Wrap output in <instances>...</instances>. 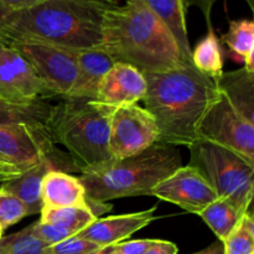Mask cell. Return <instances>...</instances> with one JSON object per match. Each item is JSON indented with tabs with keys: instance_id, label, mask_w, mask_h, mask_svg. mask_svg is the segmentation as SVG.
<instances>
[{
	"instance_id": "6da1fadb",
	"label": "cell",
	"mask_w": 254,
	"mask_h": 254,
	"mask_svg": "<svg viewBox=\"0 0 254 254\" xmlns=\"http://www.w3.org/2000/svg\"><path fill=\"white\" fill-rule=\"evenodd\" d=\"M143 102L158 127V144L190 148L198 140V127L217 99V83L185 61L175 68L143 72Z\"/></svg>"
},
{
	"instance_id": "7a4b0ae2",
	"label": "cell",
	"mask_w": 254,
	"mask_h": 254,
	"mask_svg": "<svg viewBox=\"0 0 254 254\" xmlns=\"http://www.w3.org/2000/svg\"><path fill=\"white\" fill-rule=\"evenodd\" d=\"M106 0H46L16 10L0 31V42H40L67 50L101 49Z\"/></svg>"
},
{
	"instance_id": "3957f363",
	"label": "cell",
	"mask_w": 254,
	"mask_h": 254,
	"mask_svg": "<svg viewBox=\"0 0 254 254\" xmlns=\"http://www.w3.org/2000/svg\"><path fill=\"white\" fill-rule=\"evenodd\" d=\"M101 50L141 72L168 71L185 62L171 32L144 0H127L107 10Z\"/></svg>"
},
{
	"instance_id": "277c9868",
	"label": "cell",
	"mask_w": 254,
	"mask_h": 254,
	"mask_svg": "<svg viewBox=\"0 0 254 254\" xmlns=\"http://www.w3.org/2000/svg\"><path fill=\"white\" fill-rule=\"evenodd\" d=\"M114 107L84 98L66 97L54 107L49 130L55 144L81 174H91L114 161L109 150V124Z\"/></svg>"
},
{
	"instance_id": "5b68a950",
	"label": "cell",
	"mask_w": 254,
	"mask_h": 254,
	"mask_svg": "<svg viewBox=\"0 0 254 254\" xmlns=\"http://www.w3.org/2000/svg\"><path fill=\"white\" fill-rule=\"evenodd\" d=\"M181 166L178 146L156 143L143 153L114 160L96 173L81 174L78 179L91 207L114 198L151 196L153 189Z\"/></svg>"
},
{
	"instance_id": "8992f818",
	"label": "cell",
	"mask_w": 254,
	"mask_h": 254,
	"mask_svg": "<svg viewBox=\"0 0 254 254\" xmlns=\"http://www.w3.org/2000/svg\"><path fill=\"white\" fill-rule=\"evenodd\" d=\"M189 165L197 169L217 198L230 201L241 213L251 208L254 189V165L228 149L198 139L190 146Z\"/></svg>"
},
{
	"instance_id": "52a82bcc",
	"label": "cell",
	"mask_w": 254,
	"mask_h": 254,
	"mask_svg": "<svg viewBox=\"0 0 254 254\" xmlns=\"http://www.w3.org/2000/svg\"><path fill=\"white\" fill-rule=\"evenodd\" d=\"M50 158L66 169L77 171L68 155H64L51 138L49 128L0 127V163L22 173Z\"/></svg>"
},
{
	"instance_id": "ba28073f",
	"label": "cell",
	"mask_w": 254,
	"mask_h": 254,
	"mask_svg": "<svg viewBox=\"0 0 254 254\" xmlns=\"http://www.w3.org/2000/svg\"><path fill=\"white\" fill-rule=\"evenodd\" d=\"M197 134L198 139L228 149L254 165V124L246 121L221 93L206 112Z\"/></svg>"
},
{
	"instance_id": "9c48e42d",
	"label": "cell",
	"mask_w": 254,
	"mask_h": 254,
	"mask_svg": "<svg viewBox=\"0 0 254 254\" xmlns=\"http://www.w3.org/2000/svg\"><path fill=\"white\" fill-rule=\"evenodd\" d=\"M34 68L40 81L52 96L66 97L77 77L74 50L61 49L40 42H10Z\"/></svg>"
},
{
	"instance_id": "30bf717a",
	"label": "cell",
	"mask_w": 254,
	"mask_h": 254,
	"mask_svg": "<svg viewBox=\"0 0 254 254\" xmlns=\"http://www.w3.org/2000/svg\"><path fill=\"white\" fill-rule=\"evenodd\" d=\"M154 117L138 104L117 107L109 124V150L114 160L143 153L156 144Z\"/></svg>"
},
{
	"instance_id": "8fae6325",
	"label": "cell",
	"mask_w": 254,
	"mask_h": 254,
	"mask_svg": "<svg viewBox=\"0 0 254 254\" xmlns=\"http://www.w3.org/2000/svg\"><path fill=\"white\" fill-rule=\"evenodd\" d=\"M51 97L31 64L16 50L0 42V99L30 103Z\"/></svg>"
},
{
	"instance_id": "7c38bea8",
	"label": "cell",
	"mask_w": 254,
	"mask_h": 254,
	"mask_svg": "<svg viewBox=\"0 0 254 254\" xmlns=\"http://www.w3.org/2000/svg\"><path fill=\"white\" fill-rule=\"evenodd\" d=\"M151 196L175 203L183 210L198 213L217 198L215 190L191 165L181 166L153 189Z\"/></svg>"
},
{
	"instance_id": "4fadbf2b",
	"label": "cell",
	"mask_w": 254,
	"mask_h": 254,
	"mask_svg": "<svg viewBox=\"0 0 254 254\" xmlns=\"http://www.w3.org/2000/svg\"><path fill=\"white\" fill-rule=\"evenodd\" d=\"M146 81L143 72L124 62H116L99 84L97 102L117 108L143 101Z\"/></svg>"
},
{
	"instance_id": "5bb4252c",
	"label": "cell",
	"mask_w": 254,
	"mask_h": 254,
	"mask_svg": "<svg viewBox=\"0 0 254 254\" xmlns=\"http://www.w3.org/2000/svg\"><path fill=\"white\" fill-rule=\"evenodd\" d=\"M155 211L156 205L141 212L97 218L88 227L77 233V236L96 243L99 247L117 245L153 222L156 218L154 215Z\"/></svg>"
},
{
	"instance_id": "9a60e30c",
	"label": "cell",
	"mask_w": 254,
	"mask_h": 254,
	"mask_svg": "<svg viewBox=\"0 0 254 254\" xmlns=\"http://www.w3.org/2000/svg\"><path fill=\"white\" fill-rule=\"evenodd\" d=\"M74 56L77 61V77L66 97L96 101L102 79L116 62L101 49L77 50Z\"/></svg>"
},
{
	"instance_id": "2e32d148",
	"label": "cell",
	"mask_w": 254,
	"mask_h": 254,
	"mask_svg": "<svg viewBox=\"0 0 254 254\" xmlns=\"http://www.w3.org/2000/svg\"><path fill=\"white\" fill-rule=\"evenodd\" d=\"M51 170L64 171V168L54 159L46 158L37 165L22 171L15 178L2 183L1 189L19 198L30 215H36L42 210L41 188L45 175Z\"/></svg>"
},
{
	"instance_id": "e0dca14e",
	"label": "cell",
	"mask_w": 254,
	"mask_h": 254,
	"mask_svg": "<svg viewBox=\"0 0 254 254\" xmlns=\"http://www.w3.org/2000/svg\"><path fill=\"white\" fill-rule=\"evenodd\" d=\"M41 200L42 208L88 206L86 191L79 179L60 170H51L45 175Z\"/></svg>"
},
{
	"instance_id": "ac0fdd59",
	"label": "cell",
	"mask_w": 254,
	"mask_h": 254,
	"mask_svg": "<svg viewBox=\"0 0 254 254\" xmlns=\"http://www.w3.org/2000/svg\"><path fill=\"white\" fill-rule=\"evenodd\" d=\"M220 93L250 123L254 124V72L243 68L223 72L216 79Z\"/></svg>"
},
{
	"instance_id": "d6986e66",
	"label": "cell",
	"mask_w": 254,
	"mask_h": 254,
	"mask_svg": "<svg viewBox=\"0 0 254 254\" xmlns=\"http://www.w3.org/2000/svg\"><path fill=\"white\" fill-rule=\"evenodd\" d=\"M54 106L46 99L14 103L0 99V127H29L34 129L49 128Z\"/></svg>"
},
{
	"instance_id": "ffe728a7",
	"label": "cell",
	"mask_w": 254,
	"mask_h": 254,
	"mask_svg": "<svg viewBox=\"0 0 254 254\" xmlns=\"http://www.w3.org/2000/svg\"><path fill=\"white\" fill-rule=\"evenodd\" d=\"M146 6L164 22L175 39L181 57L191 62V46L186 26V7L183 0H144Z\"/></svg>"
},
{
	"instance_id": "44dd1931",
	"label": "cell",
	"mask_w": 254,
	"mask_h": 254,
	"mask_svg": "<svg viewBox=\"0 0 254 254\" xmlns=\"http://www.w3.org/2000/svg\"><path fill=\"white\" fill-rule=\"evenodd\" d=\"M222 41L228 46L232 59L254 72V22L250 19L231 20L228 31L222 35Z\"/></svg>"
},
{
	"instance_id": "7402d4cb",
	"label": "cell",
	"mask_w": 254,
	"mask_h": 254,
	"mask_svg": "<svg viewBox=\"0 0 254 254\" xmlns=\"http://www.w3.org/2000/svg\"><path fill=\"white\" fill-rule=\"evenodd\" d=\"M243 215L245 213H241L230 201L225 198H216L205 210L198 213L220 242H223L230 236Z\"/></svg>"
},
{
	"instance_id": "603a6c76",
	"label": "cell",
	"mask_w": 254,
	"mask_h": 254,
	"mask_svg": "<svg viewBox=\"0 0 254 254\" xmlns=\"http://www.w3.org/2000/svg\"><path fill=\"white\" fill-rule=\"evenodd\" d=\"M191 62L197 71L215 81L223 73L222 51L213 29L191 50Z\"/></svg>"
},
{
	"instance_id": "cb8c5ba5",
	"label": "cell",
	"mask_w": 254,
	"mask_h": 254,
	"mask_svg": "<svg viewBox=\"0 0 254 254\" xmlns=\"http://www.w3.org/2000/svg\"><path fill=\"white\" fill-rule=\"evenodd\" d=\"M41 222L51 223L60 228L73 233L74 236L86 227H88L97 216L89 206H73V207H60V208H42Z\"/></svg>"
},
{
	"instance_id": "d4e9b609",
	"label": "cell",
	"mask_w": 254,
	"mask_h": 254,
	"mask_svg": "<svg viewBox=\"0 0 254 254\" xmlns=\"http://www.w3.org/2000/svg\"><path fill=\"white\" fill-rule=\"evenodd\" d=\"M222 245L223 254H254V221L251 208Z\"/></svg>"
},
{
	"instance_id": "484cf974",
	"label": "cell",
	"mask_w": 254,
	"mask_h": 254,
	"mask_svg": "<svg viewBox=\"0 0 254 254\" xmlns=\"http://www.w3.org/2000/svg\"><path fill=\"white\" fill-rule=\"evenodd\" d=\"M46 247L32 233V223L19 232L0 238V254H45Z\"/></svg>"
},
{
	"instance_id": "4316f807",
	"label": "cell",
	"mask_w": 254,
	"mask_h": 254,
	"mask_svg": "<svg viewBox=\"0 0 254 254\" xmlns=\"http://www.w3.org/2000/svg\"><path fill=\"white\" fill-rule=\"evenodd\" d=\"M26 216H29V212L24 203L14 195L0 188V227L6 230Z\"/></svg>"
},
{
	"instance_id": "83f0119b",
	"label": "cell",
	"mask_w": 254,
	"mask_h": 254,
	"mask_svg": "<svg viewBox=\"0 0 254 254\" xmlns=\"http://www.w3.org/2000/svg\"><path fill=\"white\" fill-rule=\"evenodd\" d=\"M98 248L101 247L97 246L96 243L76 235L62 241V242L46 247L45 254H88Z\"/></svg>"
},
{
	"instance_id": "f1b7e54d",
	"label": "cell",
	"mask_w": 254,
	"mask_h": 254,
	"mask_svg": "<svg viewBox=\"0 0 254 254\" xmlns=\"http://www.w3.org/2000/svg\"><path fill=\"white\" fill-rule=\"evenodd\" d=\"M32 233H34V236L37 240L41 241L47 247L62 242V241L74 236L73 233L68 232V231L64 230V228H60L57 226L51 225V223L41 222L40 220L37 222L32 223Z\"/></svg>"
},
{
	"instance_id": "f546056e",
	"label": "cell",
	"mask_w": 254,
	"mask_h": 254,
	"mask_svg": "<svg viewBox=\"0 0 254 254\" xmlns=\"http://www.w3.org/2000/svg\"><path fill=\"white\" fill-rule=\"evenodd\" d=\"M154 240H135L119 242L114 245L116 254H144L150 247Z\"/></svg>"
},
{
	"instance_id": "4dcf8cb0",
	"label": "cell",
	"mask_w": 254,
	"mask_h": 254,
	"mask_svg": "<svg viewBox=\"0 0 254 254\" xmlns=\"http://www.w3.org/2000/svg\"><path fill=\"white\" fill-rule=\"evenodd\" d=\"M216 1H217V0H183L186 9H188L189 6H191V5H195V6H197L198 9L202 11L203 16H205L206 19V22H207L208 30L213 29L212 25H211V10H212L213 4H215Z\"/></svg>"
},
{
	"instance_id": "1f68e13d",
	"label": "cell",
	"mask_w": 254,
	"mask_h": 254,
	"mask_svg": "<svg viewBox=\"0 0 254 254\" xmlns=\"http://www.w3.org/2000/svg\"><path fill=\"white\" fill-rule=\"evenodd\" d=\"M178 246L169 241L154 240L150 247L144 254H178Z\"/></svg>"
},
{
	"instance_id": "d6a6232c",
	"label": "cell",
	"mask_w": 254,
	"mask_h": 254,
	"mask_svg": "<svg viewBox=\"0 0 254 254\" xmlns=\"http://www.w3.org/2000/svg\"><path fill=\"white\" fill-rule=\"evenodd\" d=\"M0 1L16 11V10H22L26 9V7L34 6V5L40 4L42 1H46V0H0Z\"/></svg>"
},
{
	"instance_id": "836d02e7",
	"label": "cell",
	"mask_w": 254,
	"mask_h": 254,
	"mask_svg": "<svg viewBox=\"0 0 254 254\" xmlns=\"http://www.w3.org/2000/svg\"><path fill=\"white\" fill-rule=\"evenodd\" d=\"M14 11L15 10H12L11 7L6 6V5L2 4V2L0 1V31L4 29V26L6 25L7 20H9L10 15H11Z\"/></svg>"
},
{
	"instance_id": "e575fe53",
	"label": "cell",
	"mask_w": 254,
	"mask_h": 254,
	"mask_svg": "<svg viewBox=\"0 0 254 254\" xmlns=\"http://www.w3.org/2000/svg\"><path fill=\"white\" fill-rule=\"evenodd\" d=\"M192 254H223V245H222V242H220V241H218V242L212 243L210 247H207V248H205V250L200 251V252H196Z\"/></svg>"
},
{
	"instance_id": "d590c367",
	"label": "cell",
	"mask_w": 254,
	"mask_h": 254,
	"mask_svg": "<svg viewBox=\"0 0 254 254\" xmlns=\"http://www.w3.org/2000/svg\"><path fill=\"white\" fill-rule=\"evenodd\" d=\"M19 174H21L20 171H17L16 169H12L10 168V166L7 165H4V164L0 163V175H4V176H7V178L12 179L15 178V176H17Z\"/></svg>"
},
{
	"instance_id": "8d00e7d4",
	"label": "cell",
	"mask_w": 254,
	"mask_h": 254,
	"mask_svg": "<svg viewBox=\"0 0 254 254\" xmlns=\"http://www.w3.org/2000/svg\"><path fill=\"white\" fill-rule=\"evenodd\" d=\"M6 180H10V178H7V176H4V175H0V184H2Z\"/></svg>"
},
{
	"instance_id": "74e56055",
	"label": "cell",
	"mask_w": 254,
	"mask_h": 254,
	"mask_svg": "<svg viewBox=\"0 0 254 254\" xmlns=\"http://www.w3.org/2000/svg\"><path fill=\"white\" fill-rule=\"evenodd\" d=\"M246 1L248 2V5H250V6H251V9L253 10V0H246Z\"/></svg>"
},
{
	"instance_id": "f35d334b",
	"label": "cell",
	"mask_w": 254,
	"mask_h": 254,
	"mask_svg": "<svg viewBox=\"0 0 254 254\" xmlns=\"http://www.w3.org/2000/svg\"><path fill=\"white\" fill-rule=\"evenodd\" d=\"M2 231H4V230H2V228H1V227H0V238H1V237H2Z\"/></svg>"
},
{
	"instance_id": "ab89813d",
	"label": "cell",
	"mask_w": 254,
	"mask_h": 254,
	"mask_svg": "<svg viewBox=\"0 0 254 254\" xmlns=\"http://www.w3.org/2000/svg\"><path fill=\"white\" fill-rule=\"evenodd\" d=\"M106 1H109V2H114L116 0H106Z\"/></svg>"
}]
</instances>
